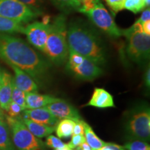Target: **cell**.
<instances>
[{"mask_svg": "<svg viewBox=\"0 0 150 150\" xmlns=\"http://www.w3.org/2000/svg\"><path fill=\"white\" fill-rule=\"evenodd\" d=\"M0 59L27 72L36 83L47 78L51 65L22 39L0 33Z\"/></svg>", "mask_w": 150, "mask_h": 150, "instance_id": "obj_1", "label": "cell"}, {"mask_svg": "<svg viewBox=\"0 0 150 150\" xmlns=\"http://www.w3.org/2000/svg\"><path fill=\"white\" fill-rule=\"evenodd\" d=\"M69 49L83 56L101 66L106 62L103 44L97 33L80 22H72L67 26Z\"/></svg>", "mask_w": 150, "mask_h": 150, "instance_id": "obj_2", "label": "cell"}, {"mask_svg": "<svg viewBox=\"0 0 150 150\" xmlns=\"http://www.w3.org/2000/svg\"><path fill=\"white\" fill-rule=\"evenodd\" d=\"M67 26L66 19L63 15L56 17L53 23L50 24V33L43 52L56 65H63L68 58Z\"/></svg>", "mask_w": 150, "mask_h": 150, "instance_id": "obj_3", "label": "cell"}, {"mask_svg": "<svg viewBox=\"0 0 150 150\" xmlns=\"http://www.w3.org/2000/svg\"><path fill=\"white\" fill-rule=\"evenodd\" d=\"M125 133L129 140L149 142L150 139V109L148 104L135 105L126 113Z\"/></svg>", "mask_w": 150, "mask_h": 150, "instance_id": "obj_4", "label": "cell"}, {"mask_svg": "<svg viewBox=\"0 0 150 150\" xmlns=\"http://www.w3.org/2000/svg\"><path fill=\"white\" fill-rule=\"evenodd\" d=\"M79 11L86 14L97 27L110 36L119 38L122 35V30L117 27L100 0H93L82 4Z\"/></svg>", "mask_w": 150, "mask_h": 150, "instance_id": "obj_5", "label": "cell"}, {"mask_svg": "<svg viewBox=\"0 0 150 150\" xmlns=\"http://www.w3.org/2000/svg\"><path fill=\"white\" fill-rule=\"evenodd\" d=\"M11 140L16 150H45V145L40 138L31 134L22 122L21 117H6Z\"/></svg>", "mask_w": 150, "mask_h": 150, "instance_id": "obj_6", "label": "cell"}, {"mask_svg": "<svg viewBox=\"0 0 150 150\" xmlns=\"http://www.w3.org/2000/svg\"><path fill=\"white\" fill-rule=\"evenodd\" d=\"M122 35L127 38V56L131 61L141 65L149 59L150 36L143 32L136 31L130 27L122 30Z\"/></svg>", "mask_w": 150, "mask_h": 150, "instance_id": "obj_7", "label": "cell"}, {"mask_svg": "<svg viewBox=\"0 0 150 150\" xmlns=\"http://www.w3.org/2000/svg\"><path fill=\"white\" fill-rule=\"evenodd\" d=\"M0 16L20 23H27L40 15L19 0H0Z\"/></svg>", "mask_w": 150, "mask_h": 150, "instance_id": "obj_8", "label": "cell"}, {"mask_svg": "<svg viewBox=\"0 0 150 150\" xmlns=\"http://www.w3.org/2000/svg\"><path fill=\"white\" fill-rule=\"evenodd\" d=\"M50 30V24L48 22H34L24 28L23 33L26 35L30 44L43 52Z\"/></svg>", "mask_w": 150, "mask_h": 150, "instance_id": "obj_9", "label": "cell"}, {"mask_svg": "<svg viewBox=\"0 0 150 150\" xmlns=\"http://www.w3.org/2000/svg\"><path fill=\"white\" fill-rule=\"evenodd\" d=\"M68 71L76 78L84 81H93L103 74L102 69L87 58H85L77 66Z\"/></svg>", "mask_w": 150, "mask_h": 150, "instance_id": "obj_10", "label": "cell"}, {"mask_svg": "<svg viewBox=\"0 0 150 150\" xmlns=\"http://www.w3.org/2000/svg\"><path fill=\"white\" fill-rule=\"evenodd\" d=\"M53 115L59 119H70L74 122L81 120L78 110L66 101L60 99L45 106Z\"/></svg>", "mask_w": 150, "mask_h": 150, "instance_id": "obj_11", "label": "cell"}, {"mask_svg": "<svg viewBox=\"0 0 150 150\" xmlns=\"http://www.w3.org/2000/svg\"><path fill=\"white\" fill-rule=\"evenodd\" d=\"M22 117H27L35 122L44 124L49 126H56L59 119L55 117L46 107L25 109L23 110Z\"/></svg>", "mask_w": 150, "mask_h": 150, "instance_id": "obj_12", "label": "cell"}, {"mask_svg": "<svg viewBox=\"0 0 150 150\" xmlns=\"http://www.w3.org/2000/svg\"><path fill=\"white\" fill-rule=\"evenodd\" d=\"M15 73L13 82L17 87L25 93L38 92V86L34 79L27 72L13 65H8Z\"/></svg>", "mask_w": 150, "mask_h": 150, "instance_id": "obj_13", "label": "cell"}, {"mask_svg": "<svg viewBox=\"0 0 150 150\" xmlns=\"http://www.w3.org/2000/svg\"><path fill=\"white\" fill-rule=\"evenodd\" d=\"M86 106L99 108L115 107L113 97L106 90L95 88L89 102Z\"/></svg>", "mask_w": 150, "mask_h": 150, "instance_id": "obj_14", "label": "cell"}, {"mask_svg": "<svg viewBox=\"0 0 150 150\" xmlns=\"http://www.w3.org/2000/svg\"><path fill=\"white\" fill-rule=\"evenodd\" d=\"M60 99V98L51 95H41L37 92L26 93V109L45 107Z\"/></svg>", "mask_w": 150, "mask_h": 150, "instance_id": "obj_15", "label": "cell"}, {"mask_svg": "<svg viewBox=\"0 0 150 150\" xmlns=\"http://www.w3.org/2000/svg\"><path fill=\"white\" fill-rule=\"evenodd\" d=\"M13 77L6 71H3L2 81L0 86V107L6 110L11 102Z\"/></svg>", "mask_w": 150, "mask_h": 150, "instance_id": "obj_16", "label": "cell"}, {"mask_svg": "<svg viewBox=\"0 0 150 150\" xmlns=\"http://www.w3.org/2000/svg\"><path fill=\"white\" fill-rule=\"evenodd\" d=\"M21 119L30 132L40 139L47 137L55 131V126H49L44 124L35 122L27 117H21Z\"/></svg>", "mask_w": 150, "mask_h": 150, "instance_id": "obj_17", "label": "cell"}, {"mask_svg": "<svg viewBox=\"0 0 150 150\" xmlns=\"http://www.w3.org/2000/svg\"><path fill=\"white\" fill-rule=\"evenodd\" d=\"M83 128H84V137H85L86 142L88 145L92 150H98L106 145V142L101 140L97 136L95 131L92 129L88 123L83 121Z\"/></svg>", "mask_w": 150, "mask_h": 150, "instance_id": "obj_18", "label": "cell"}, {"mask_svg": "<svg viewBox=\"0 0 150 150\" xmlns=\"http://www.w3.org/2000/svg\"><path fill=\"white\" fill-rule=\"evenodd\" d=\"M24 27L20 22L0 16V33H23Z\"/></svg>", "mask_w": 150, "mask_h": 150, "instance_id": "obj_19", "label": "cell"}, {"mask_svg": "<svg viewBox=\"0 0 150 150\" xmlns=\"http://www.w3.org/2000/svg\"><path fill=\"white\" fill-rule=\"evenodd\" d=\"M0 149L16 150L11 138L8 125L3 120H0Z\"/></svg>", "mask_w": 150, "mask_h": 150, "instance_id": "obj_20", "label": "cell"}, {"mask_svg": "<svg viewBox=\"0 0 150 150\" xmlns=\"http://www.w3.org/2000/svg\"><path fill=\"white\" fill-rule=\"evenodd\" d=\"M75 122L70 119H63L58 122L55 131L57 136L60 139H67L72 136Z\"/></svg>", "mask_w": 150, "mask_h": 150, "instance_id": "obj_21", "label": "cell"}, {"mask_svg": "<svg viewBox=\"0 0 150 150\" xmlns=\"http://www.w3.org/2000/svg\"><path fill=\"white\" fill-rule=\"evenodd\" d=\"M59 10L64 13L79 11L81 6V3L79 0H50Z\"/></svg>", "mask_w": 150, "mask_h": 150, "instance_id": "obj_22", "label": "cell"}, {"mask_svg": "<svg viewBox=\"0 0 150 150\" xmlns=\"http://www.w3.org/2000/svg\"><path fill=\"white\" fill-rule=\"evenodd\" d=\"M150 0H125L124 8L138 13L145 6H149Z\"/></svg>", "mask_w": 150, "mask_h": 150, "instance_id": "obj_23", "label": "cell"}, {"mask_svg": "<svg viewBox=\"0 0 150 150\" xmlns=\"http://www.w3.org/2000/svg\"><path fill=\"white\" fill-rule=\"evenodd\" d=\"M11 101L18 104L19 106H21L22 110L26 109V93L19 89L15 85L13 78L12 83V94H11Z\"/></svg>", "mask_w": 150, "mask_h": 150, "instance_id": "obj_24", "label": "cell"}, {"mask_svg": "<svg viewBox=\"0 0 150 150\" xmlns=\"http://www.w3.org/2000/svg\"><path fill=\"white\" fill-rule=\"evenodd\" d=\"M126 150H150L147 142L140 140H129L123 146Z\"/></svg>", "mask_w": 150, "mask_h": 150, "instance_id": "obj_25", "label": "cell"}, {"mask_svg": "<svg viewBox=\"0 0 150 150\" xmlns=\"http://www.w3.org/2000/svg\"><path fill=\"white\" fill-rule=\"evenodd\" d=\"M19 1L40 16L42 14L43 7L45 4L44 0H19Z\"/></svg>", "mask_w": 150, "mask_h": 150, "instance_id": "obj_26", "label": "cell"}, {"mask_svg": "<svg viewBox=\"0 0 150 150\" xmlns=\"http://www.w3.org/2000/svg\"><path fill=\"white\" fill-rule=\"evenodd\" d=\"M45 145L54 149H64V148L68 147L67 144L64 143L60 138L53 136V135H50L47 137Z\"/></svg>", "mask_w": 150, "mask_h": 150, "instance_id": "obj_27", "label": "cell"}, {"mask_svg": "<svg viewBox=\"0 0 150 150\" xmlns=\"http://www.w3.org/2000/svg\"><path fill=\"white\" fill-rule=\"evenodd\" d=\"M114 15L124 9L125 0H104Z\"/></svg>", "mask_w": 150, "mask_h": 150, "instance_id": "obj_28", "label": "cell"}, {"mask_svg": "<svg viewBox=\"0 0 150 150\" xmlns=\"http://www.w3.org/2000/svg\"><path fill=\"white\" fill-rule=\"evenodd\" d=\"M6 111L8 112L9 117H17L20 115V114L23 111V110H22L21 106H19L18 104L13 102V101H11L8 105Z\"/></svg>", "mask_w": 150, "mask_h": 150, "instance_id": "obj_29", "label": "cell"}, {"mask_svg": "<svg viewBox=\"0 0 150 150\" xmlns=\"http://www.w3.org/2000/svg\"><path fill=\"white\" fill-rule=\"evenodd\" d=\"M71 137H72L71 141L67 144V147L71 149H76L80 145L86 142L83 135H72Z\"/></svg>", "mask_w": 150, "mask_h": 150, "instance_id": "obj_30", "label": "cell"}, {"mask_svg": "<svg viewBox=\"0 0 150 150\" xmlns=\"http://www.w3.org/2000/svg\"><path fill=\"white\" fill-rule=\"evenodd\" d=\"M83 120H81L77 122H75V125L73 129L72 135H83L84 128H83Z\"/></svg>", "mask_w": 150, "mask_h": 150, "instance_id": "obj_31", "label": "cell"}, {"mask_svg": "<svg viewBox=\"0 0 150 150\" xmlns=\"http://www.w3.org/2000/svg\"><path fill=\"white\" fill-rule=\"evenodd\" d=\"M148 20H150V10L149 8L142 12L141 16H140V18L137 20V22H139L140 24H142L144 22L148 21Z\"/></svg>", "mask_w": 150, "mask_h": 150, "instance_id": "obj_32", "label": "cell"}, {"mask_svg": "<svg viewBox=\"0 0 150 150\" xmlns=\"http://www.w3.org/2000/svg\"><path fill=\"white\" fill-rule=\"evenodd\" d=\"M144 83H145V86L146 89L149 90L150 87V68L149 66L146 68L145 75H144Z\"/></svg>", "mask_w": 150, "mask_h": 150, "instance_id": "obj_33", "label": "cell"}, {"mask_svg": "<svg viewBox=\"0 0 150 150\" xmlns=\"http://www.w3.org/2000/svg\"><path fill=\"white\" fill-rule=\"evenodd\" d=\"M143 32L147 35H150V20L146 21L142 24Z\"/></svg>", "mask_w": 150, "mask_h": 150, "instance_id": "obj_34", "label": "cell"}, {"mask_svg": "<svg viewBox=\"0 0 150 150\" xmlns=\"http://www.w3.org/2000/svg\"><path fill=\"white\" fill-rule=\"evenodd\" d=\"M106 144L113 150H126L123 147V146H120L117 144L112 143V142H106Z\"/></svg>", "mask_w": 150, "mask_h": 150, "instance_id": "obj_35", "label": "cell"}, {"mask_svg": "<svg viewBox=\"0 0 150 150\" xmlns=\"http://www.w3.org/2000/svg\"><path fill=\"white\" fill-rule=\"evenodd\" d=\"M76 149H79L81 150H92L91 147H90V146L88 145L86 142H83V143H82L81 145H80L77 148H76Z\"/></svg>", "mask_w": 150, "mask_h": 150, "instance_id": "obj_36", "label": "cell"}, {"mask_svg": "<svg viewBox=\"0 0 150 150\" xmlns=\"http://www.w3.org/2000/svg\"><path fill=\"white\" fill-rule=\"evenodd\" d=\"M98 150H113V149H112L111 147H110L106 142V145H105L104 146H103L102 147H101L100 149H99Z\"/></svg>", "mask_w": 150, "mask_h": 150, "instance_id": "obj_37", "label": "cell"}, {"mask_svg": "<svg viewBox=\"0 0 150 150\" xmlns=\"http://www.w3.org/2000/svg\"><path fill=\"white\" fill-rule=\"evenodd\" d=\"M2 74H3V70H1V67H0V86H1V81H2Z\"/></svg>", "mask_w": 150, "mask_h": 150, "instance_id": "obj_38", "label": "cell"}, {"mask_svg": "<svg viewBox=\"0 0 150 150\" xmlns=\"http://www.w3.org/2000/svg\"><path fill=\"white\" fill-rule=\"evenodd\" d=\"M3 112H2V109H1V107H0V120H3Z\"/></svg>", "mask_w": 150, "mask_h": 150, "instance_id": "obj_39", "label": "cell"}, {"mask_svg": "<svg viewBox=\"0 0 150 150\" xmlns=\"http://www.w3.org/2000/svg\"><path fill=\"white\" fill-rule=\"evenodd\" d=\"M93 1V0H79L80 2L82 4L86 3V2H88V1Z\"/></svg>", "mask_w": 150, "mask_h": 150, "instance_id": "obj_40", "label": "cell"}, {"mask_svg": "<svg viewBox=\"0 0 150 150\" xmlns=\"http://www.w3.org/2000/svg\"><path fill=\"white\" fill-rule=\"evenodd\" d=\"M54 150H62V149H54Z\"/></svg>", "mask_w": 150, "mask_h": 150, "instance_id": "obj_41", "label": "cell"}, {"mask_svg": "<svg viewBox=\"0 0 150 150\" xmlns=\"http://www.w3.org/2000/svg\"><path fill=\"white\" fill-rule=\"evenodd\" d=\"M72 150H81V149H72Z\"/></svg>", "mask_w": 150, "mask_h": 150, "instance_id": "obj_42", "label": "cell"}, {"mask_svg": "<svg viewBox=\"0 0 150 150\" xmlns=\"http://www.w3.org/2000/svg\"></svg>", "mask_w": 150, "mask_h": 150, "instance_id": "obj_43", "label": "cell"}, {"mask_svg": "<svg viewBox=\"0 0 150 150\" xmlns=\"http://www.w3.org/2000/svg\"><path fill=\"white\" fill-rule=\"evenodd\" d=\"M0 150H1V149H0Z\"/></svg>", "mask_w": 150, "mask_h": 150, "instance_id": "obj_44", "label": "cell"}]
</instances>
